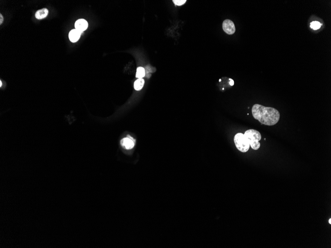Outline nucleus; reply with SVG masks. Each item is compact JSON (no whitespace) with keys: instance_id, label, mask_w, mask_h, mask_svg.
I'll use <instances>...</instances> for the list:
<instances>
[{"instance_id":"11","label":"nucleus","mask_w":331,"mask_h":248,"mask_svg":"<svg viewBox=\"0 0 331 248\" xmlns=\"http://www.w3.org/2000/svg\"><path fill=\"white\" fill-rule=\"evenodd\" d=\"M321 24L317 21H314L311 22L310 27L314 30H317L321 27Z\"/></svg>"},{"instance_id":"1","label":"nucleus","mask_w":331,"mask_h":248,"mask_svg":"<svg viewBox=\"0 0 331 248\" xmlns=\"http://www.w3.org/2000/svg\"><path fill=\"white\" fill-rule=\"evenodd\" d=\"M252 113L255 119L265 126H274L280 119V113L277 109L257 103L253 106Z\"/></svg>"},{"instance_id":"7","label":"nucleus","mask_w":331,"mask_h":248,"mask_svg":"<svg viewBox=\"0 0 331 248\" xmlns=\"http://www.w3.org/2000/svg\"><path fill=\"white\" fill-rule=\"evenodd\" d=\"M82 32L78 30L77 29H72L69 32V37L70 41L75 43L80 38V36Z\"/></svg>"},{"instance_id":"15","label":"nucleus","mask_w":331,"mask_h":248,"mask_svg":"<svg viewBox=\"0 0 331 248\" xmlns=\"http://www.w3.org/2000/svg\"><path fill=\"white\" fill-rule=\"evenodd\" d=\"M329 224H331V218H330V219H329Z\"/></svg>"},{"instance_id":"10","label":"nucleus","mask_w":331,"mask_h":248,"mask_svg":"<svg viewBox=\"0 0 331 248\" xmlns=\"http://www.w3.org/2000/svg\"><path fill=\"white\" fill-rule=\"evenodd\" d=\"M145 75V69L142 67H139L137 69L136 77L139 78H142Z\"/></svg>"},{"instance_id":"12","label":"nucleus","mask_w":331,"mask_h":248,"mask_svg":"<svg viewBox=\"0 0 331 248\" xmlns=\"http://www.w3.org/2000/svg\"><path fill=\"white\" fill-rule=\"evenodd\" d=\"M186 0H174L173 2L177 6H182L186 3Z\"/></svg>"},{"instance_id":"8","label":"nucleus","mask_w":331,"mask_h":248,"mask_svg":"<svg viewBox=\"0 0 331 248\" xmlns=\"http://www.w3.org/2000/svg\"><path fill=\"white\" fill-rule=\"evenodd\" d=\"M48 10L47 8H42L36 11L35 14V17L38 19H42L47 17L48 14Z\"/></svg>"},{"instance_id":"6","label":"nucleus","mask_w":331,"mask_h":248,"mask_svg":"<svg viewBox=\"0 0 331 248\" xmlns=\"http://www.w3.org/2000/svg\"><path fill=\"white\" fill-rule=\"evenodd\" d=\"M135 143V140H133L131 139H130L128 137L124 138L121 141V146L124 147L125 149H127V150L133 149Z\"/></svg>"},{"instance_id":"13","label":"nucleus","mask_w":331,"mask_h":248,"mask_svg":"<svg viewBox=\"0 0 331 248\" xmlns=\"http://www.w3.org/2000/svg\"><path fill=\"white\" fill-rule=\"evenodd\" d=\"M4 21V17H3V15H2V14H0V24H2L3 23Z\"/></svg>"},{"instance_id":"5","label":"nucleus","mask_w":331,"mask_h":248,"mask_svg":"<svg viewBox=\"0 0 331 248\" xmlns=\"http://www.w3.org/2000/svg\"><path fill=\"white\" fill-rule=\"evenodd\" d=\"M88 22L84 19L77 20L75 23L76 29L82 33L88 27Z\"/></svg>"},{"instance_id":"9","label":"nucleus","mask_w":331,"mask_h":248,"mask_svg":"<svg viewBox=\"0 0 331 248\" xmlns=\"http://www.w3.org/2000/svg\"><path fill=\"white\" fill-rule=\"evenodd\" d=\"M144 84V80L143 78H139L135 81L134 84V87L137 91L142 89Z\"/></svg>"},{"instance_id":"4","label":"nucleus","mask_w":331,"mask_h":248,"mask_svg":"<svg viewBox=\"0 0 331 248\" xmlns=\"http://www.w3.org/2000/svg\"><path fill=\"white\" fill-rule=\"evenodd\" d=\"M222 27L224 32L227 34H233L236 32L235 24L230 19H226L223 21Z\"/></svg>"},{"instance_id":"2","label":"nucleus","mask_w":331,"mask_h":248,"mask_svg":"<svg viewBox=\"0 0 331 248\" xmlns=\"http://www.w3.org/2000/svg\"><path fill=\"white\" fill-rule=\"evenodd\" d=\"M244 135L247 139L250 146L254 150H257L261 146L259 141L261 140V133L256 130H247L244 133Z\"/></svg>"},{"instance_id":"14","label":"nucleus","mask_w":331,"mask_h":248,"mask_svg":"<svg viewBox=\"0 0 331 248\" xmlns=\"http://www.w3.org/2000/svg\"><path fill=\"white\" fill-rule=\"evenodd\" d=\"M229 80H230V85L233 86V85H234V81H233V80L230 78L229 79Z\"/></svg>"},{"instance_id":"3","label":"nucleus","mask_w":331,"mask_h":248,"mask_svg":"<svg viewBox=\"0 0 331 248\" xmlns=\"http://www.w3.org/2000/svg\"><path fill=\"white\" fill-rule=\"evenodd\" d=\"M234 142L238 150L242 153L247 152L250 148V144L243 134L238 133L234 137Z\"/></svg>"}]
</instances>
